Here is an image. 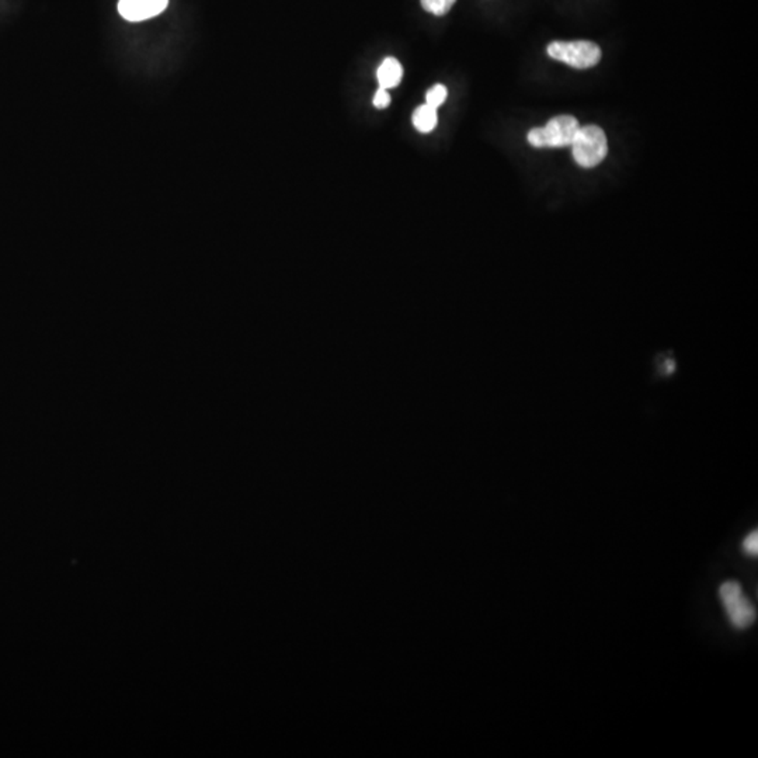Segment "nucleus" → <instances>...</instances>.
Here are the masks:
<instances>
[{
	"mask_svg": "<svg viewBox=\"0 0 758 758\" xmlns=\"http://www.w3.org/2000/svg\"><path fill=\"white\" fill-rule=\"evenodd\" d=\"M580 125L572 115H559L549 120L544 128H534L528 134V142L536 148H564L573 144Z\"/></svg>",
	"mask_w": 758,
	"mask_h": 758,
	"instance_id": "f257e3e1",
	"label": "nucleus"
},
{
	"mask_svg": "<svg viewBox=\"0 0 758 758\" xmlns=\"http://www.w3.org/2000/svg\"><path fill=\"white\" fill-rule=\"evenodd\" d=\"M571 147L574 160L587 169L600 165L609 153L606 134L597 125L580 127Z\"/></svg>",
	"mask_w": 758,
	"mask_h": 758,
	"instance_id": "f03ea898",
	"label": "nucleus"
},
{
	"mask_svg": "<svg viewBox=\"0 0 758 758\" xmlns=\"http://www.w3.org/2000/svg\"><path fill=\"white\" fill-rule=\"evenodd\" d=\"M719 597L726 609L730 624L737 629L752 627L757 618V611L747 597L743 593L742 586L737 582H725L719 587Z\"/></svg>",
	"mask_w": 758,
	"mask_h": 758,
	"instance_id": "7ed1b4c3",
	"label": "nucleus"
},
{
	"mask_svg": "<svg viewBox=\"0 0 758 758\" xmlns=\"http://www.w3.org/2000/svg\"><path fill=\"white\" fill-rule=\"evenodd\" d=\"M548 55L576 69H587L599 64L601 50L591 41H555L548 45Z\"/></svg>",
	"mask_w": 758,
	"mask_h": 758,
	"instance_id": "20e7f679",
	"label": "nucleus"
},
{
	"mask_svg": "<svg viewBox=\"0 0 758 758\" xmlns=\"http://www.w3.org/2000/svg\"><path fill=\"white\" fill-rule=\"evenodd\" d=\"M169 0H120L118 12L128 22H144L165 12Z\"/></svg>",
	"mask_w": 758,
	"mask_h": 758,
	"instance_id": "39448f33",
	"label": "nucleus"
},
{
	"mask_svg": "<svg viewBox=\"0 0 758 758\" xmlns=\"http://www.w3.org/2000/svg\"><path fill=\"white\" fill-rule=\"evenodd\" d=\"M376 77H378L379 87L386 90L393 89L398 86L403 77V68L395 58H386L378 68Z\"/></svg>",
	"mask_w": 758,
	"mask_h": 758,
	"instance_id": "423d86ee",
	"label": "nucleus"
},
{
	"mask_svg": "<svg viewBox=\"0 0 758 758\" xmlns=\"http://www.w3.org/2000/svg\"><path fill=\"white\" fill-rule=\"evenodd\" d=\"M437 124H438V114L434 107L428 104L420 105L413 113V125L419 132L429 134L433 131Z\"/></svg>",
	"mask_w": 758,
	"mask_h": 758,
	"instance_id": "0eeeda50",
	"label": "nucleus"
},
{
	"mask_svg": "<svg viewBox=\"0 0 758 758\" xmlns=\"http://www.w3.org/2000/svg\"><path fill=\"white\" fill-rule=\"evenodd\" d=\"M456 0H421V6L429 14L444 16L448 14Z\"/></svg>",
	"mask_w": 758,
	"mask_h": 758,
	"instance_id": "6e6552de",
	"label": "nucleus"
},
{
	"mask_svg": "<svg viewBox=\"0 0 758 758\" xmlns=\"http://www.w3.org/2000/svg\"><path fill=\"white\" fill-rule=\"evenodd\" d=\"M447 96H448L447 87L443 86V85H436L426 95V104L434 107V109H438L446 102Z\"/></svg>",
	"mask_w": 758,
	"mask_h": 758,
	"instance_id": "1a4fd4ad",
	"label": "nucleus"
},
{
	"mask_svg": "<svg viewBox=\"0 0 758 758\" xmlns=\"http://www.w3.org/2000/svg\"><path fill=\"white\" fill-rule=\"evenodd\" d=\"M743 551L745 554L749 555H757L758 554V532L753 531L752 534L745 537L744 541H743L742 545Z\"/></svg>",
	"mask_w": 758,
	"mask_h": 758,
	"instance_id": "9d476101",
	"label": "nucleus"
},
{
	"mask_svg": "<svg viewBox=\"0 0 758 758\" xmlns=\"http://www.w3.org/2000/svg\"><path fill=\"white\" fill-rule=\"evenodd\" d=\"M391 103V96H389L388 90L379 87L376 90L375 96H374V105L376 109H385Z\"/></svg>",
	"mask_w": 758,
	"mask_h": 758,
	"instance_id": "9b49d317",
	"label": "nucleus"
}]
</instances>
